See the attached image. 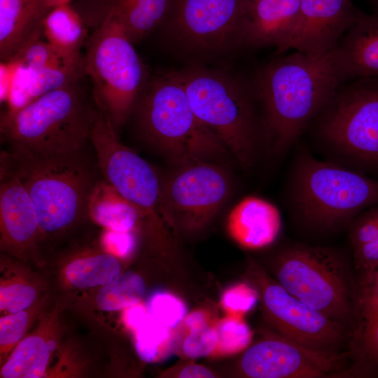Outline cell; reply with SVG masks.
<instances>
[{
	"label": "cell",
	"mask_w": 378,
	"mask_h": 378,
	"mask_svg": "<svg viewBox=\"0 0 378 378\" xmlns=\"http://www.w3.org/2000/svg\"><path fill=\"white\" fill-rule=\"evenodd\" d=\"M56 314H49L38 328L24 337L3 363L1 377L38 378L46 373L56 348Z\"/></svg>",
	"instance_id": "obj_22"
},
{
	"label": "cell",
	"mask_w": 378,
	"mask_h": 378,
	"mask_svg": "<svg viewBox=\"0 0 378 378\" xmlns=\"http://www.w3.org/2000/svg\"><path fill=\"white\" fill-rule=\"evenodd\" d=\"M102 246L118 258H126L136 247L134 232L106 230L102 239Z\"/></svg>",
	"instance_id": "obj_38"
},
{
	"label": "cell",
	"mask_w": 378,
	"mask_h": 378,
	"mask_svg": "<svg viewBox=\"0 0 378 378\" xmlns=\"http://www.w3.org/2000/svg\"><path fill=\"white\" fill-rule=\"evenodd\" d=\"M374 4L378 6V0H372Z\"/></svg>",
	"instance_id": "obj_44"
},
{
	"label": "cell",
	"mask_w": 378,
	"mask_h": 378,
	"mask_svg": "<svg viewBox=\"0 0 378 378\" xmlns=\"http://www.w3.org/2000/svg\"><path fill=\"white\" fill-rule=\"evenodd\" d=\"M172 0H116L110 8L133 43L164 23Z\"/></svg>",
	"instance_id": "obj_27"
},
{
	"label": "cell",
	"mask_w": 378,
	"mask_h": 378,
	"mask_svg": "<svg viewBox=\"0 0 378 378\" xmlns=\"http://www.w3.org/2000/svg\"><path fill=\"white\" fill-rule=\"evenodd\" d=\"M169 328L150 316L134 331L138 356L146 362H154L164 355L170 342Z\"/></svg>",
	"instance_id": "obj_30"
},
{
	"label": "cell",
	"mask_w": 378,
	"mask_h": 378,
	"mask_svg": "<svg viewBox=\"0 0 378 378\" xmlns=\"http://www.w3.org/2000/svg\"><path fill=\"white\" fill-rule=\"evenodd\" d=\"M47 41L62 55L72 61L83 59L80 48L87 36V29L78 13L69 4L50 9L43 23Z\"/></svg>",
	"instance_id": "obj_26"
},
{
	"label": "cell",
	"mask_w": 378,
	"mask_h": 378,
	"mask_svg": "<svg viewBox=\"0 0 378 378\" xmlns=\"http://www.w3.org/2000/svg\"><path fill=\"white\" fill-rule=\"evenodd\" d=\"M90 141L104 179L140 212L142 226L150 241L160 248L168 243L164 225L174 221L164 206L161 178L154 168L132 149L122 144L116 129L98 111Z\"/></svg>",
	"instance_id": "obj_9"
},
{
	"label": "cell",
	"mask_w": 378,
	"mask_h": 378,
	"mask_svg": "<svg viewBox=\"0 0 378 378\" xmlns=\"http://www.w3.org/2000/svg\"><path fill=\"white\" fill-rule=\"evenodd\" d=\"M9 62L29 68L40 69L78 64L83 62V59L80 61L70 60L50 43L38 39L30 43Z\"/></svg>",
	"instance_id": "obj_31"
},
{
	"label": "cell",
	"mask_w": 378,
	"mask_h": 378,
	"mask_svg": "<svg viewBox=\"0 0 378 378\" xmlns=\"http://www.w3.org/2000/svg\"><path fill=\"white\" fill-rule=\"evenodd\" d=\"M250 3V0H172L164 22L173 41L188 52L223 51L242 43Z\"/></svg>",
	"instance_id": "obj_11"
},
{
	"label": "cell",
	"mask_w": 378,
	"mask_h": 378,
	"mask_svg": "<svg viewBox=\"0 0 378 378\" xmlns=\"http://www.w3.org/2000/svg\"><path fill=\"white\" fill-rule=\"evenodd\" d=\"M190 334L183 344V354L190 358H197L214 352L218 344L216 328L210 326L204 313L200 311L190 314L186 318Z\"/></svg>",
	"instance_id": "obj_29"
},
{
	"label": "cell",
	"mask_w": 378,
	"mask_h": 378,
	"mask_svg": "<svg viewBox=\"0 0 378 378\" xmlns=\"http://www.w3.org/2000/svg\"><path fill=\"white\" fill-rule=\"evenodd\" d=\"M1 71L6 78L3 99L7 111L17 110L52 90L80 80L84 72L83 62L78 64L32 69L13 62H4Z\"/></svg>",
	"instance_id": "obj_17"
},
{
	"label": "cell",
	"mask_w": 378,
	"mask_h": 378,
	"mask_svg": "<svg viewBox=\"0 0 378 378\" xmlns=\"http://www.w3.org/2000/svg\"><path fill=\"white\" fill-rule=\"evenodd\" d=\"M148 310L155 320L170 329L176 326L186 314V306L179 298L162 292L152 296Z\"/></svg>",
	"instance_id": "obj_35"
},
{
	"label": "cell",
	"mask_w": 378,
	"mask_h": 378,
	"mask_svg": "<svg viewBox=\"0 0 378 378\" xmlns=\"http://www.w3.org/2000/svg\"><path fill=\"white\" fill-rule=\"evenodd\" d=\"M359 309L378 308V270L356 281Z\"/></svg>",
	"instance_id": "obj_40"
},
{
	"label": "cell",
	"mask_w": 378,
	"mask_h": 378,
	"mask_svg": "<svg viewBox=\"0 0 378 378\" xmlns=\"http://www.w3.org/2000/svg\"><path fill=\"white\" fill-rule=\"evenodd\" d=\"M258 293L246 284H239L227 290L222 297L223 307L239 316L249 311L258 300Z\"/></svg>",
	"instance_id": "obj_37"
},
{
	"label": "cell",
	"mask_w": 378,
	"mask_h": 378,
	"mask_svg": "<svg viewBox=\"0 0 378 378\" xmlns=\"http://www.w3.org/2000/svg\"><path fill=\"white\" fill-rule=\"evenodd\" d=\"M178 377L197 378L214 377V374L208 368L199 365H188L184 367L178 374Z\"/></svg>",
	"instance_id": "obj_42"
},
{
	"label": "cell",
	"mask_w": 378,
	"mask_h": 378,
	"mask_svg": "<svg viewBox=\"0 0 378 378\" xmlns=\"http://www.w3.org/2000/svg\"><path fill=\"white\" fill-rule=\"evenodd\" d=\"M133 112L144 139L172 166L196 160L221 161L232 155L196 116L176 72L147 82Z\"/></svg>",
	"instance_id": "obj_3"
},
{
	"label": "cell",
	"mask_w": 378,
	"mask_h": 378,
	"mask_svg": "<svg viewBox=\"0 0 378 378\" xmlns=\"http://www.w3.org/2000/svg\"><path fill=\"white\" fill-rule=\"evenodd\" d=\"M265 314L279 335L316 351L339 352L351 332L340 323L297 298L279 283L272 282L253 267Z\"/></svg>",
	"instance_id": "obj_13"
},
{
	"label": "cell",
	"mask_w": 378,
	"mask_h": 378,
	"mask_svg": "<svg viewBox=\"0 0 378 378\" xmlns=\"http://www.w3.org/2000/svg\"><path fill=\"white\" fill-rule=\"evenodd\" d=\"M34 312L25 309L17 313L8 314L0 319L1 358L4 362L8 355L24 338L34 318Z\"/></svg>",
	"instance_id": "obj_34"
},
{
	"label": "cell",
	"mask_w": 378,
	"mask_h": 378,
	"mask_svg": "<svg viewBox=\"0 0 378 378\" xmlns=\"http://www.w3.org/2000/svg\"><path fill=\"white\" fill-rule=\"evenodd\" d=\"M81 151L53 155L1 152L0 167L13 172L27 190L43 237L64 232L88 217V201L97 180Z\"/></svg>",
	"instance_id": "obj_2"
},
{
	"label": "cell",
	"mask_w": 378,
	"mask_h": 378,
	"mask_svg": "<svg viewBox=\"0 0 378 378\" xmlns=\"http://www.w3.org/2000/svg\"><path fill=\"white\" fill-rule=\"evenodd\" d=\"M349 226L353 251L373 241L378 236V204L361 211Z\"/></svg>",
	"instance_id": "obj_36"
},
{
	"label": "cell",
	"mask_w": 378,
	"mask_h": 378,
	"mask_svg": "<svg viewBox=\"0 0 378 378\" xmlns=\"http://www.w3.org/2000/svg\"><path fill=\"white\" fill-rule=\"evenodd\" d=\"M70 0H44L47 8L50 10L54 7L69 4Z\"/></svg>",
	"instance_id": "obj_43"
},
{
	"label": "cell",
	"mask_w": 378,
	"mask_h": 378,
	"mask_svg": "<svg viewBox=\"0 0 378 378\" xmlns=\"http://www.w3.org/2000/svg\"><path fill=\"white\" fill-rule=\"evenodd\" d=\"M50 10L44 0H0V59L10 61L38 40Z\"/></svg>",
	"instance_id": "obj_18"
},
{
	"label": "cell",
	"mask_w": 378,
	"mask_h": 378,
	"mask_svg": "<svg viewBox=\"0 0 378 378\" xmlns=\"http://www.w3.org/2000/svg\"><path fill=\"white\" fill-rule=\"evenodd\" d=\"M349 344L346 377H378V308L359 311Z\"/></svg>",
	"instance_id": "obj_24"
},
{
	"label": "cell",
	"mask_w": 378,
	"mask_h": 378,
	"mask_svg": "<svg viewBox=\"0 0 378 378\" xmlns=\"http://www.w3.org/2000/svg\"><path fill=\"white\" fill-rule=\"evenodd\" d=\"M301 0L251 1L242 31V43L252 46L282 44L290 33Z\"/></svg>",
	"instance_id": "obj_19"
},
{
	"label": "cell",
	"mask_w": 378,
	"mask_h": 378,
	"mask_svg": "<svg viewBox=\"0 0 378 378\" xmlns=\"http://www.w3.org/2000/svg\"><path fill=\"white\" fill-rule=\"evenodd\" d=\"M278 209L270 202L255 196L241 200L227 218L232 237L246 248L256 249L272 244L281 229Z\"/></svg>",
	"instance_id": "obj_20"
},
{
	"label": "cell",
	"mask_w": 378,
	"mask_h": 378,
	"mask_svg": "<svg viewBox=\"0 0 378 378\" xmlns=\"http://www.w3.org/2000/svg\"><path fill=\"white\" fill-rule=\"evenodd\" d=\"M37 290L31 283L14 278L1 281V312L17 313L29 309L35 302Z\"/></svg>",
	"instance_id": "obj_32"
},
{
	"label": "cell",
	"mask_w": 378,
	"mask_h": 378,
	"mask_svg": "<svg viewBox=\"0 0 378 378\" xmlns=\"http://www.w3.org/2000/svg\"><path fill=\"white\" fill-rule=\"evenodd\" d=\"M146 286L143 278L133 272L119 274L99 290L96 302L105 312L126 309L139 303L144 298Z\"/></svg>",
	"instance_id": "obj_28"
},
{
	"label": "cell",
	"mask_w": 378,
	"mask_h": 378,
	"mask_svg": "<svg viewBox=\"0 0 378 378\" xmlns=\"http://www.w3.org/2000/svg\"><path fill=\"white\" fill-rule=\"evenodd\" d=\"M1 249L19 257L35 253L43 237L35 206L24 186L10 171L0 167Z\"/></svg>",
	"instance_id": "obj_16"
},
{
	"label": "cell",
	"mask_w": 378,
	"mask_h": 378,
	"mask_svg": "<svg viewBox=\"0 0 378 378\" xmlns=\"http://www.w3.org/2000/svg\"><path fill=\"white\" fill-rule=\"evenodd\" d=\"M65 267L66 280L79 289L103 286L115 279L121 271L118 258L103 247L102 250L78 251Z\"/></svg>",
	"instance_id": "obj_25"
},
{
	"label": "cell",
	"mask_w": 378,
	"mask_h": 378,
	"mask_svg": "<svg viewBox=\"0 0 378 378\" xmlns=\"http://www.w3.org/2000/svg\"><path fill=\"white\" fill-rule=\"evenodd\" d=\"M361 13L352 0H301L293 27L275 52L323 55L337 48Z\"/></svg>",
	"instance_id": "obj_15"
},
{
	"label": "cell",
	"mask_w": 378,
	"mask_h": 378,
	"mask_svg": "<svg viewBox=\"0 0 378 378\" xmlns=\"http://www.w3.org/2000/svg\"><path fill=\"white\" fill-rule=\"evenodd\" d=\"M133 44L109 10L89 39L83 57L94 100L116 130L132 115L147 83L145 66Z\"/></svg>",
	"instance_id": "obj_8"
},
{
	"label": "cell",
	"mask_w": 378,
	"mask_h": 378,
	"mask_svg": "<svg viewBox=\"0 0 378 378\" xmlns=\"http://www.w3.org/2000/svg\"><path fill=\"white\" fill-rule=\"evenodd\" d=\"M176 74L198 119L219 137L243 169L253 167L261 133L244 86L230 76L200 66Z\"/></svg>",
	"instance_id": "obj_6"
},
{
	"label": "cell",
	"mask_w": 378,
	"mask_h": 378,
	"mask_svg": "<svg viewBox=\"0 0 378 378\" xmlns=\"http://www.w3.org/2000/svg\"><path fill=\"white\" fill-rule=\"evenodd\" d=\"M349 353L305 347L281 335L249 347L240 360L241 372L251 378L346 377Z\"/></svg>",
	"instance_id": "obj_14"
},
{
	"label": "cell",
	"mask_w": 378,
	"mask_h": 378,
	"mask_svg": "<svg viewBox=\"0 0 378 378\" xmlns=\"http://www.w3.org/2000/svg\"><path fill=\"white\" fill-rule=\"evenodd\" d=\"M231 191V181L218 162L196 160L173 166L161 178V193L173 221L188 228L203 226L223 206Z\"/></svg>",
	"instance_id": "obj_12"
},
{
	"label": "cell",
	"mask_w": 378,
	"mask_h": 378,
	"mask_svg": "<svg viewBox=\"0 0 378 378\" xmlns=\"http://www.w3.org/2000/svg\"><path fill=\"white\" fill-rule=\"evenodd\" d=\"M217 353L232 354L246 347L252 337L248 326L239 316L222 320L217 326Z\"/></svg>",
	"instance_id": "obj_33"
},
{
	"label": "cell",
	"mask_w": 378,
	"mask_h": 378,
	"mask_svg": "<svg viewBox=\"0 0 378 378\" xmlns=\"http://www.w3.org/2000/svg\"><path fill=\"white\" fill-rule=\"evenodd\" d=\"M337 51L344 80L378 77V10L361 13Z\"/></svg>",
	"instance_id": "obj_21"
},
{
	"label": "cell",
	"mask_w": 378,
	"mask_h": 378,
	"mask_svg": "<svg viewBox=\"0 0 378 378\" xmlns=\"http://www.w3.org/2000/svg\"><path fill=\"white\" fill-rule=\"evenodd\" d=\"M289 196L304 224L330 231L349 225L361 211L378 204V181L304 152L295 161Z\"/></svg>",
	"instance_id": "obj_5"
},
{
	"label": "cell",
	"mask_w": 378,
	"mask_h": 378,
	"mask_svg": "<svg viewBox=\"0 0 378 378\" xmlns=\"http://www.w3.org/2000/svg\"><path fill=\"white\" fill-rule=\"evenodd\" d=\"M353 254L359 276L376 272L378 270V236L373 241L354 250Z\"/></svg>",
	"instance_id": "obj_39"
},
{
	"label": "cell",
	"mask_w": 378,
	"mask_h": 378,
	"mask_svg": "<svg viewBox=\"0 0 378 378\" xmlns=\"http://www.w3.org/2000/svg\"><path fill=\"white\" fill-rule=\"evenodd\" d=\"M319 132L346 160L378 165V79L361 78L338 90L321 111Z\"/></svg>",
	"instance_id": "obj_10"
},
{
	"label": "cell",
	"mask_w": 378,
	"mask_h": 378,
	"mask_svg": "<svg viewBox=\"0 0 378 378\" xmlns=\"http://www.w3.org/2000/svg\"><path fill=\"white\" fill-rule=\"evenodd\" d=\"M125 313V323L133 331L139 328L151 316L148 310L139 303L126 308Z\"/></svg>",
	"instance_id": "obj_41"
},
{
	"label": "cell",
	"mask_w": 378,
	"mask_h": 378,
	"mask_svg": "<svg viewBox=\"0 0 378 378\" xmlns=\"http://www.w3.org/2000/svg\"><path fill=\"white\" fill-rule=\"evenodd\" d=\"M344 78L337 48L321 56L295 52L274 60L255 77L263 130L272 153H285L335 96Z\"/></svg>",
	"instance_id": "obj_1"
},
{
	"label": "cell",
	"mask_w": 378,
	"mask_h": 378,
	"mask_svg": "<svg viewBox=\"0 0 378 378\" xmlns=\"http://www.w3.org/2000/svg\"><path fill=\"white\" fill-rule=\"evenodd\" d=\"M255 1V0H250V1Z\"/></svg>",
	"instance_id": "obj_45"
},
{
	"label": "cell",
	"mask_w": 378,
	"mask_h": 378,
	"mask_svg": "<svg viewBox=\"0 0 378 378\" xmlns=\"http://www.w3.org/2000/svg\"><path fill=\"white\" fill-rule=\"evenodd\" d=\"M276 276L288 292L352 333L359 314L357 282L335 250L290 246L278 255Z\"/></svg>",
	"instance_id": "obj_7"
},
{
	"label": "cell",
	"mask_w": 378,
	"mask_h": 378,
	"mask_svg": "<svg viewBox=\"0 0 378 378\" xmlns=\"http://www.w3.org/2000/svg\"><path fill=\"white\" fill-rule=\"evenodd\" d=\"M80 80L52 90L1 118L7 150L36 155L83 150L98 113Z\"/></svg>",
	"instance_id": "obj_4"
},
{
	"label": "cell",
	"mask_w": 378,
	"mask_h": 378,
	"mask_svg": "<svg viewBox=\"0 0 378 378\" xmlns=\"http://www.w3.org/2000/svg\"><path fill=\"white\" fill-rule=\"evenodd\" d=\"M88 215L107 230L134 232L142 226L139 210L104 178L97 181L91 192Z\"/></svg>",
	"instance_id": "obj_23"
}]
</instances>
